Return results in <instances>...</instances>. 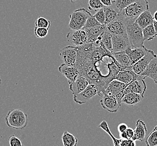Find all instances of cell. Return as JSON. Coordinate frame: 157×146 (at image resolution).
<instances>
[{"label":"cell","instance_id":"6da1fadb","mask_svg":"<svg viewBox=\"0 0 157 146\" xmlns=\"http://www.w3.org/2000/svg\"><path fill=\"white\" fill-rule=\"evenodd\" d=\"M149 9L148 0H136L120 11V14L124 18L126 22H135L141 13Z\"/></svg>","mask_w":157,"mask_h":146},{"label":"cell","instance_id":"7a4b0ae2","mask_svg":"<svg viewBox=\"0 0 157 146\" xmlns=\"http://www.w3.org/2000/svg\"><path fill=\"white\" fill-rule=\"evenodd\" d=\"M5 122L9 127L15 129H23L26 127L28 115L20 109L10 110L5 117Z\"/></svg>","mask_w":157,"mask_h":146},{"label":"cell","instance_id":"3957f363","mask_svg":"<svg viewBox=\"0 0 157 146\" xmlns=\"http://www.w3.org/2000/svg\"><path fill=\"white\" fill-rule=\"evenodd\" d=\"M126 32L132 48L140 47L144 46L145 40L143 29L137 22H126Z\"/></svg>","mask_w":157,"mask_h":146},{"label":"cell","instance_id":"277c9868","mask_svg":"<svg viewBox=\"0 0 157 146\" xmlns=\"http://www.w3.org/2000/svg\"><path fill=\"white\" fill-rule=\"evenodd\" d=\"M91 15L92 14L85 8H80L73 11L69 16V28L71 30L82 29Z\"/></svg>","mask_w":157,"mask_h":146},{"label":"cell","instance_id":"5b68a950","mask_svg":"<svg viewBox=\"0 0 157 146\" xmlns=\"http://www.w3.org/2000/svg\"><path fill=\"white\" fill-rule=\"evenodd\" d=\"M106 26V30L113 35H128L126 32V22L124 18L120 13L119 16L109 23Z\"/></svg>","mask_w":157,"mask_h":146},{"label":"cell","instance_id":"8992f818","mask_svg":"<svg viewBox=\"0 0 157 146\" xmlns=\"http://www.w3.org/2000/svg\"><path fill=\"white\" fill-rule=\"evenodd\" d=\"M127 86L128 84L124 83L118 80L113 79L110 83L104 93L115 96L121 104V100L125 95L124 91Z\"/></svg>","mask_w":157,"mask_h":146},{"label":"cell","instance_id":"52a82bcc","mask_svg":"<svg viewBox=\"0 0 157 146\" xmlns=\"http://www.w3.org/2000/svg\"><path fill=\"white\" fill-rule=\"evenodd\" d=\"M97 95L98 91L96 86L93 84H90L82 92L77 95H73V99L76 103L82 105L89 101Z\"/></svg>","mask_w":157,"mask_h":146},{"label":"cell","instance_id":"ba28073f","mask_svg":"<svg viewBox=\"0 0 157 146\" xmlns=\"http://www.w3.org/2000/svg\"><path fill=\"white\" fill-rule=\"evenodd\" d=\"M102 107L110 112L115 113L119 109L121 104L115 96L104 93L100 100Z\"/></svg>","mask_w":157,"mask_h":146},{"label":"cell","instance_id":"9c48e42d","mask_svg":"<svg viewBox=\"0 0 157 146\" xmlns=\"http://www.w3.org/2000/svg\"><path fill=\"white\" fill-rule=\"evenodd\" d=\"M157 55L154 52V51L148 50V52L143 57L138 61L135 64L132 66V69L137 74L140 75L143 73L146 69L147 68L148 65L150 63L151 60L154 58Z\"/></svg>","mask_w":157,"mask_h":146},{"label":"cell","instance_id":"30bf717a","mask_svg":"<svg viewBox=\"0 0 157 146\" xmlns=\"http://www.w3.org/2000/svg\"><path fill=\"white\" fill-rule=\"evenodd\" d=\"M68 41L75 46H79L87 43V37L84 29L71 30L67 35Z\"/></svg>","mask_w":157,"mask_h":146},{"label":"cell","instance_id":"8fae6325","mask_svg":"<svg viewBox=\"0 0 157 146\" xmlns=\"http://www.w3.org/2000/svg\"><path fill=\"white\" fill-rule=\"evenodd\" d=\"M60 56L62 57L64 63L69 65L75 66L77 57L76 46H67L64 47L60 50Z\"/></svg>","mask_w":157,"mask_h":146},{"label":"cell","instance_id":"7c38bea8","mask_svg":"<svg viewBox=\"0 0 157 146\" xmlns=\"http://www.w3.org/2000/svg\"><path fill=\"white\" fill-rule=\"evenodd\" d=\"M58 71L67 79L69 86H71L76 79L81 75L79 71L75 66L63 63L58 67Z\"/></svg>","mask_w":157,"mask_h":146},{"label":"cell","instance_id":"4fadbf2b","mask_svg":"<svg viewBox=\"0 0 157 146\" xmlns=\"http://www.w3.org/2000/svg\"><path fill=\"white\" fill-rule=\"evenodd\" d=\"M145 78V76L140 75L135 73L132 70V67H131L124 70H120L116 76V79L126 84H129L130 83L136 80L144 79Z\"/></svg>","mask_w":157,"mask_h":146},{"label":"cell","instance_id":"5bb4252c","mask_svg":"<svg viewBox=\"0 0 157 146\" xmlns=\"http://www.w3.org/2000/svg\"><path fill=\"white\" fill-rule=\"evenodd\" d=\"M113 52H117L125 51L129 47H132L128 35H113Z\"/></svg>","mask_w":157,"mask_h":146},{"label":"cell","instance_id":"9a60e30c","mask_svg":"<svg viewBox=\"0 0 157 146\" xmlns=\"http://www.w3.org/2000/svg\"><path fill=\"white\" fill-rule=\"evenodd\" d=\"M113 59L120 70H124L131 68L132 64L129 56L125 51L113 52Z\"/></svg>","mask_w":157,"mask_h":146},{"label":"cell","instance_id":"2e32d148","mask_svg":"<svg viewBox=\"0 0 157 146\" xmlns=\"http://www.w3.org/2000/svg\"><path fill=\"white\" fill-rule=\"evenodd\" d=\"M146 90L147 85L144 79L136 80L128 84L125 89L124 92L125 95L128 93L133 92L141 95H144Z\"/></svg>","mask_w":157,"mask_h":146},{"label":"cell","instance_id":"e0dca14e","mask_svg":"<svg viewBox=\"0 0 157 146\" xmlns=\"http://www.w3.org/2000/svg\"><path fill=\"white\" fill-rule=\"evenodd\" d=\"M125 51L129 56L132 64L133 65L146 55L148 52V49L144 46H143L140 47H129Z\"/></svg>","mask_w":157,"mask_h":146},{"label":"cell","instance_id":"ac0fdd59","mask_svg":"<svg viewBox=\"0 0 157 146\" xmlns=\"http://www.w3.org/2000/svg\"><path fill=\"white\" fill-rule=\"evenodd\" d=\"M87 37V43H92L98 40L103 32L106 30V26L105 24H101L91 28L84 29Z\"/></svg>","mask_w":157,"mask_h":146},{"label":"cell","instance_id":"d6986e66","mask_svg":"<svg viewBox=\"0 0 157 146\" xmlns=\"http://www.w3.org/2000/svg\"><path fill=\"white\" fill-rule=\"evenodd\" d=\"M90 84L88 80L82 75L76 79L75 81L69 86V89L72 93L73 95H75L82 92Z\"/></svg>","mask_w":157,"mask_h":146},{"label":"cell","instance_id":"ffe728a7","mask_svg":"<svg viewBox=\"0 0 157 146\" xmlns=\"http://www.w3.org/2000/svg\"><path fill=\"white\" fill-rule=\"evenodd\" d=\"M147 132V128L144 122L140 119H138L136 123V128L134 130V135L132 140L134 141H143L144 140L146 133Z\"/></svg>","mask_w":157,"mask_h":146},{"label":"cell","instance_id":"44dd1931","mask_svg":"<svg viewBox=\"0 0 157 146\" xmlns=\"http://www.w3.org/2000/svg\"><path fill=\"white\" fill-rule=\"evenodd\" d=\"M141 75L152 79L157 84V55L151 60L147 68Z\"/></svg>","mask_w":157,"mask_h":146},{"label":"cell","instance_id":"7402d4cb","mask_svg":"<svg viewBox=\"0 0 157 146\" xmlns=\"http://www.w3.org/2000/svg\"><path fill=\"white\" fill-rule=\"evenodd\" d=\"M144 95L130 92L124 95L121 100V102L129 106H134L141 102L144 99Z\"/></svg>","mask_w":157,"mask_h":146},{"label":"cell","instance_id":"603a6c76","mask_svg":"<svg viewBox=\"0 0 157 146\" xmlns=\"http://www.w3.org/2000/svg\"><path fill=\"white\" fill-rule=\"evenodd\" d=\"M135 22H137V24L141 28H144L145 27L153 24V15H152L149 9L141 13Z\"/></svg>","mask_w":157,"mask_h":146},{"label":"cell","instance_id":"cb8c5ba5","mask_svg":"<svg viewBox=\"0 0 157 146\" xmlns=\"http://www.w3.org/2000/svg\"><path fill=\"white\" fill-rule=\"evenodd\" d=\"M104 9L106 19L105 25H107L116 19L119 16L120 13V10L116 6L115 3L110 6H104Z\"/></svg>","mask_w":157,"mask_h":146},{"label":"cell","instance_id":"d4e9b609","mask_svg":"<svg viewBox=\"0 0 157 146\" xmlns=\"http://www.w3.org/2000/svg\"><path fill=\"white\" fill-rule=\"evenodd\" d=\"M101 45L104 46L108 50L113 52V40H112V34L106 30L102 33V34L99 37L98 40Z\"/></svg>","mask_w":157,"mask_h":146},{"label":"cell","instance_id":"484cf974","mask_svg":"<svg viewBox=\"0 0 157 146\" xmlns=\"http://www.w3.org/2000/svg\"><path fill=\"white\" fill-rule=\"evenodd\" d=\"M62 140L64 146H76L78 143V139L68 131L64 132Z\"/></svg>","mask_w":157,"mask_h":146},{"label":"cell","instance_id":"4316f807","mask_svg":"<svg viewBox=\"0 0 157 146\" xmlns=\"http://www.w3.org/2000/svg\"><path fill=\"white\" fill-rule=\"evenodd\" d=\"M143 34L145 41H151L157 37L153 24L143 29Z\"/></svg>","mask_w":157,"mask_h":146},{"label":"cell","instance_id":"83f0119b","mask_svg":"<svg viewBox=\"0 0 157 146\" xmlns=\"http://www.w3.org/2000/svg\"><path fill=\"white\" fill-rule=\"evenodd\" d=\"M98 127L101 128L102 130H104L105 132H106L110 136V137L113 140L114 146H120V141H121V139L116 138V137H115L113 134H112L106 121H102L100 124H99Z\"/></svg>","mask_w":157,"mask_h":146},{"label":"cell","instance_id":"f1b7e54d","mask_svg":"<svg viewBox=\"0 0 157 146\" xmlns=\"http://www.w3.org/2000/svg\"><path fill=\"white\" fill-rule=\"evenodd\" d=\"M146 144L148 146H157V124L154 129L148 135L145 140Z\"/></svg>","mask_w":157,"mask_h":146},{"label":"cell","instance_id":"f546056e","mask_svg":"<svg viewBox=\"0 0 157 146\" xmlns=\"http://www.w3.org/2000/svg\"><path fill=\"white\" fill-rule=\"evenodd\" d=\"M51 26V22L44 17H39L35 22V27L45 28L49 29Z\"/></svg>","mask_w":157,"mask_h":146},{"label":"cell","instance_id":"4dcf8cb0","mask_svg":"<svg viewBox=\"0 0 157 146\" xmlns=\"http://www.w3.org/2000/svg\"><path fill=\"white\" fill-rule=\"evenodd\" d=\"M104 6L100 0H88V8L90 10H98L104 8Z\"/></svg>","mask_w":157,"mask_h":146},{"label":"cell","instance_id":"1f68e13d","mask_svg":"<svg viewBox=\"0 0 157 146\" xmlns=\"http://www.w3.org/2000/svg\"><path fill=\"white\" fill-rule=\"evenodd\" d=\"M100 25H101L100 23L98 22L97 19L94 18V15H92L88 18L87 22H86L85 26L82 29L91 28H94V27L100 26Z\"/></svg>","mask_w":157,"mask_h":146},{"label":"cell","instance_id":"d6a6232c","mask_svg":"<svg viewBox=\"0 0 157 146\" xmlns=\"http://www.w3.org/2000/svg\"><path fill=\"white\" fill-rule=\"evenodd\" d=\"M135 1L136 0H115V3L120 11H121Z\"/></svg>","mask_w":157,"mask_h":146},{"label":"cell","instance_id":"836d02e7","mask_svg":"<svg viewBox=\"0 0 157 146\" xmlns=\"http://www.w3.org/2000/svg\"><path fill=\"white\" fill-rule=\"evenodd\" d=\"M49 29L45 28L35 27L34 34L35 36L39 38H44L48 34Z\"/></svg>","mask_w":157,"mask_h":146},{"label":"cell","instance_id":"e575fe53","mask_svg":"<svg viewBox=\"0 0 157 146\" xmlns=\"http://www.w3.org/2000/svg\"><path fill=\"white\" fill-rule=\"evenodd\" d=\"M94 16L97 19V20L101 24H105L106 19H105V14L104 8H102L97 11L96 14L94 15Z\"/></svg>","mask_w":157,"mask_h":146},{"label":"cell","instance_id":"d590c367","mask_svg":"<svg viewBox=\"0 0 157 146\" xmlns=\"http://www.w3.org/2000/svg\"><path fill=\"white\" fill-rule=\"evenodd\" d=\"M10 145L11 146H22V143L19 138L15 135H12L10 137L9 139Z\"/></svg>","mask_w":157,"mask_h":146},{"label":"cell","instance_id":"8d00e7d4","mask_svg":"<svg viewBox=\"0 0 157 146\" xmlns=\"http://www.w3.org/2000/svg\"><path fill=\"white\" fill-rule=\"evenodd\" d=\"M136 144L135 141L131 139H121L120 143V146H135Z\"/></svg>","mask_w":157,"mask_h":146},{"label":"cell","instance_id":"74e56055","mask_svg":"<svg viewBox=\"0 0 157 146\" xmlns=\"http://www.w3.org/2000/svg\"><path fill=\"white\" fill-rule=\"evenodd\" d=\"M126 133L128 139L132 140V137L134 135V130H133L132 128H128L126 130Z\"/></svg>","mask_w":157,"mask_h":146},{"label":"cell","instance_id":"f35d334b","mask_svg":"<svg viewBox=\"0 0 157 146\" xmlns=\"http://www.w3.org/2000/svg\"><path fill=\"white\" fill-rule=\"evenodd\" d=\"M128 128V125L125 123H123L120 124L118 125L117 129H118V131H119V133H122V132H125Z\"/></svg>","mask_w":157,"mask_h":146},{"label":"cell","instance_id":"ab89813d","mask_svg":"<svg viewBox=\"0 0 157 146\" xmlns=\"http://www.w3.org/2000/svg\"><path fill=\"white\" fill-rule=\"evenodd\" d=\"M104 6H110L115 3V0H100Z\"/></svg>","mask_w":157,"mask_h":146},{"label":"cell","instance_id":"60d3db41","mask_svg":"<svg viewBox=\"0 0 157 146\" xmlns=\"http://www.w3.org/2000/svg\"><path fill=\"white\" fill-rule=\"evenodd\" d=\"M120 137L121 139H124V140H125V139H128V136H127V134L125 132H124L122 133H120Z\"/></svg>","mask_w":157,"mask_h":146},{"label":"cell","instance_id":"b9f144b4","mask_svg":"<svg viewBox=\"0 0 157 146\" xmlns=\"http://www.w3.org/2000/svg\"><path fill=\"white\" fill-rule=\"evenodd\" d=\"M153 25H154V28H155V33H156V35L157 36V22L154 20Z\"/></svg>","mask_w":157,"mask_h":146},{"label":"cell","instance_id":"7bdbcfd3","mask_svg":"<svg viewBox=\"0 0 157 146\" xmlns=\"http://www.w3.org/2000/svg\"><path fill=\"white\" fill-rule=\"evenodd\" d=\"M153 18H154V21H156V22H157V10L154 14Z\"/></svg>","mask_w":157,"mask_h":146},{"label":"cell","instance_id":"ee69618b","mask_svg":"<svg viewBox=\"0 0 157 146\" xmlns=\"http://www.w3.org/2000/svg\"><path fill=\"white\" fill-rule=\"evenodd\" d=\"M69 1H70L72 3H74V2H75L77 0H69Z\"/></svg>","mask_w":157,"mask_h":146},{"label":"cell","instance_id":"f6af8a7d","mask_svg":"<svg viewBox=\"0 0 157 146\" xmlns=\"http://www.w3.org/2000/svg\"><path fill=\"white\" fill-rule=\"evenodd\" d=\"M1 83H2V79H1V76H0V87L1 86Z\"/></svg>","mask_w":157,"mask_h":146}]
</instances>
